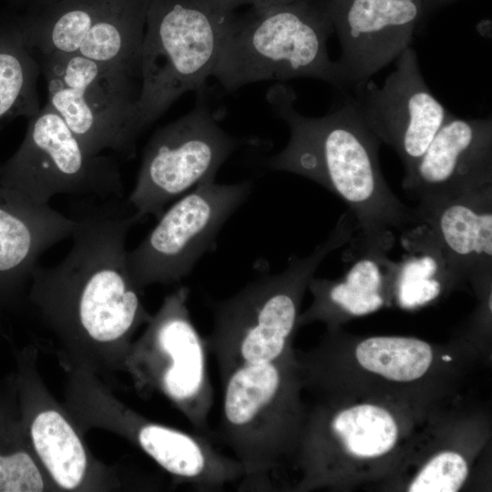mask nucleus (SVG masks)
Segmentation results:
<instances>
[{
	"label": "nucleus",
	"mask_w": 492,
	"mask_h": 492,
	"mask_svg": "<svg viewBox=\"0 0 492 492\" xmlns=\"http://www.w3.org/2000/svg\"><path fill=\"white\" fill-rule=\"evenodd\" d=\"M266 98L290 130L288 143L266 166L307 178L339 197L358 224L354 241L389 252L396 231L422 224L415 208L402 203L386 183L379 164L381 143L348 98L318 118L296 110V95L288 86H272Z\"/></svg>",
	"instance_id": "obj_1"
},
{
	"label": "nucleus",
	"mask_w": 492,
	"mask_h": 492,
	"mask_svg": "<svg viewBox=\"0 0 492 492\" xmlns=\"http://www.w3.org/2000/svg\"><path fill=\"white\" fill-rule=\"evenodd\" d=\"M347 98L380 143L396 152L405 172L420 159L451 114L426 85L411 46L396 58L395 69L381 87L369 79L352 87Z\"/></svg>",
	"instance_id": "obj_12"
},
{
	"label": "nucleus",
	"mask_w": 492,
	"mask_h": 492,
	"mask_svg": "<svg viewBox=\"0 0 492 492\" xmlns=\"http://www.w3.org/2000/svg\"><path fill=\"white\" fill-rule=\"evenodd\" d=\"M358 230L348 210L308 256L291 258L283 271L259 277L212 304L213 325L204 339L220 381L237 367L271 363L289 351L305 288L322 261Z\"/></svg>",
	"instance_id": "obj_3"
},
{
	"label": "nucleus",
	"mask_w": 492,
	"mask_h": 492,
	"mask_svg": "<svg viewBox=\"0 0 492 492\" xmlns=\"http://www.w3.org/2000/svg\"><path fill=\"white\" fill-rule=\"evenodd\" d=\"M0 185L38 205L57 195L118 200L124 194L114 158L88 152L48 104L29 118L21 145L0 163Z\"/></svg>",
	"instance_id": "obj_7"
},
{
	"label": "nucleus",
	"mask_w": 492,
	"mask_h": 492,
	"mask_svg": "<svg viewBox=\"0 0 492 492\" xmlns=\"http://www.w3.org/2000/svg\"><path fill=\"white\" fill-rule=\"evenodd\" d=\"M77 225L76 218L0 185V316L20 307L39 257Z\"/></svg>",
	"instance_id": "obj_15"
},
{
	"label": "nucleus",
	"mask_w": 492,
	"mask_h": 492,
	"mask_svg": "<svg viewBox=\"0 0 492 492\" xmlns=\"http://www.w3.org/2000/svg\"><path fill=\"white\" fill-rule=\"evenodd\" d=\"M198 91L193 108L157 129L149 140L128 204L139 222L159 218L173 200L215 180L221 165L242 144L226 132Z\"/></svg>",
	"instance_id": "obj_9"
},
{
	"label": "nucleus",
	"mask_w": 492,
	"mask_h": 492,
	"mask_svg": "<svg viewBox=\"0 0 492 492\" xmlns=\"http://www.w3.org/2000/svg\"><path fill=\"white\" fill-rule=\"evenodd\" d=\"M132 435L140 448L180 482L199 490H219L240 482L241 465L222 454L201 434L134 419Z\"/></svg>",
	"instance_id": "obj_17"
},
{
	"label": "nucleus",
	"mask_w": 492,
	"mask_h": 492,
	"mask_svg": "<svg viewBox=\"0 0 492 492\" xmlns=\"http://www.w3.org/2000/svg\"><path fill=\"white\" fill-rule=\"evenodd\" d=\"M149 0H111L77 53L123 70L140 81V60Z\"/></svg>",
	"instance_id": "obj_19"
},
{
	"label": "nucleus",
	"mask_w": 492,
	"mask_h": 492,
	"mask_svg": "<svg viewBox=\"0 0 492 492\" xmlns=\"http://www.w3.org/2000/svg\"><path fill=\"white\" fill-rule=\"evenodd\" d=\"M233 15L201 0H149L139 97L128 130L135 148L139 135L179 97L203 88Z\"/></svg>",
	"instance_id": "obj_5"
},
{
	"label": "nucleus",
	"mask_w": 492,
	"mask_h": 492,
	"mask_svg": "<svg viewBox=\"0 0 492 492\" xmlns=\"http://www.w3.org/2000/svg\"><path fill=\"white\" fill-rule=\"evenodd\" d=\"M434 234L445 258L450 282L469 280L491 284L492 186L415 207Z\"/></svg>",
	"instance_id": "obj_16"
},
{
	"label": "nucleus",
	"mask_w": 492,
	"mask_h": 492,
	"mask_svg": "<svg viewBox=\"0 0 492 492\" xmlns=\"http://www.w3.org/2000/svg\"><path fill=\"white\" fill-rule=\"evenodd\" d=\"M29 435L36 455L57 485L66 489L79 487L87 459L68 421L56 410L42 411L31 421Z\"/></svg>",
	"instance_id": "obj_24"
},
{
	"label": "nucleus",
	"mask_w": 492,
	"mask_h": 492,
	"mask_svg": "<svg viewBox=\"0 0 492 492\" xmlns=\"http://www.w3.org/2000/svg\"><path fill=\"white\" fill-rule=\"evenodd\" d=\"M355 355L362 367L395 382L422 377L433 359L431 346L410 337L376 336L362 341Z\"/></svg>",
	"instance_id": "obj_25"
},
{
	"label": "nucleus",
	"mask_w": 492,
	"mask_h": 492,
	"mask_svg": "<svg viewBox=\"0 0 492 492\" xmlns=\"http://www.w3.org/2000/svg\"><path fill=\"white\" fill-rule=\"evenodd\" d=\"M289 352L271 363L237 367L221 380L220 435L243 468L240 489L268 490L271 475L299 444Z\"/></svg>",
	"instance_id": "obj_6"
},
{
	"label": "nucleus",
	"mask_w": 492,
	"mask_h": 492,
	"mask_svg": "<svg viewBox=\"0 0 492 492\" xmlns=\"http://www.w3.org/2000/svg\"><path fill=\"white\" fill-rule=\"evenodd\" d=\"M442 359H443L444 361H451V360H452V358H451L450 356H448V355H444V356L442 357Z\"/></svg>",
	"instance_id": "obj_31"
},
{
	"label": "nucleus",
	"mask_w": 492,
	"mask_h": 492,
	"mask_svg": "<svg viewBox=\"0 0 492 492\" xmlns=\"http://www.w3.org/2000/svg\"><path fill=\"white\" fill-rule=\"evenodd\" d=\"M111 0H59L17 15L25 40L36 57L77 53Z\"/></svg>",
	"instance_id": "obj_20"
},
{
	"label": "nucleus",
	"mask_w": 492,
	"mask_h": 492,
	"mask_svg": "<svg viewBox=\"0 0 492 492\" xmlns=\"http://www.w3.org/2000/svg\"><path fill=\"white\" fill-rule=\"evenodd\" d=\"M325 1V0H324Z\"/></svg>",
	"instance_id": "obj_32"
},
{
	"label": "nucleus",
	"mask_w": 492,
	"mask_h": 492,
	"mask_svg": "<svg viewBox=\"0 0 492 492\" xmlns=\"http://www.w3.org/2000/svg\"><path fill=\"white\" fill-rule=\"evenodd\" d=\"M204 3L226 12H234L242 5H251L253 8H264L272 5L292 2L293 0H201Z\"/></svg>",
	"instance_id": "obj_28"
},
{
	"label": "nucleus",
	"mask_w": 492,
	"mask_h": 492,
	"mask_svg": "<svg viewBox=\"0 0 492 492\" xmlns=\"http://www.w3.org/2000/svg\"><path fill=\"white\" fill-rule=\"evenodd\" d=\"M190 289L168 295L137 345L134 365L141 380L160 389L199 434H209L213 390L207 346L188 309Z\"/></svg>",
	"instance_id": "obj_11"
},
{
	"label": "nucleus",
	"mask_w": 492,
	"mask_h": 492,
	"mask_svg": "<svg viewBox=\"0 0 492 492\" xmlns=\"http://www.w3.org/2000/svg\"><path fill=\"white\" fill-rule=\"evenodd\" d=\"M59 0H8L10 4L16 7L26 8V10L36 9L52 5Z\"/></svg>",
	"instance_id": "obj_29"
},
{
	"label": "nucleus",
	"mask_w": 492,
	"mask_h": 492,
	"mask_svg": "<svg viewBox=\"0 0 492 492\" xmlns=\"http://www.w3.org/2000/svg\"><path fill=\"white\" fill-rule=\"evenodd\" d=\"M492 186V118H461L452 113L402 187L419 202L450 199Z\"/></svg>",
	"instance_id": "obj_14"
},
{
	"label": "nucleus",
	"mask_w": 492,
	"mask_h": 492,
	"mask_svg": "<svg viewBox=\"0 0 492 492\" xmlns=\"http://www.w3.org/2000/svg\"><path fill=\"white\" fill-rule=\"evenodd\" d=\"M401 239L406 254L396 262L393 286L400 306L413 309L437 298L450 278L439 244L425 224L405 230Z\"/></svg>",
	"instance_id": "obj_22"
},
{
	"label": "nucleus",
	"mask_w": 492,
	"mask_h": 492,
	"mask_svg": "<svg viewBox=\"0 0 492 492\" xmlns=\"http://www.w3.org/2000/svg\"><path fill=\"white\" fill-rule=\"evenodd\" d=\"M40 74L17 15L0 18V128L8 120L30 118L41 109L36 87Z\"/></svg>",
	"instance_id": "obj_21"
},
{
	"label": "nucleus",
	"mask_w": 492,
	"mask_h": 492,
	"mask_svg": "<svg viewBox=\"0 0 492 492\" xmlns=\"http://www.w3.org/2000/svg\"><path fill=\"white\" fill-rule=\"evenodd\" d=\"M72 246L56 265L34 269L28 297L62 333L119 343L151 316L128 266L133 210L108 206L77 218Z\"/></svg>",
	"instance_id": "obj_2"
},
{
	"label": "nucleus",
	"mask_w": 492,
	"mask_h": 492,
	"mask_svg": "<svg viewBox=\"0 0 492 492\" xmlns=\"http://www.w3.org/2000/svg\"><path fill=\"white\" fill-rule=\"evenodd\" d=\"M251 190V181L208 180L164 210L142 241L128 251V271L138 288L142 291L151 284H172L186 278L200 258L215 248L220 229Z\"/></svg>",
	"instance_id": "obj_10"
},
{
	"label": "nucleus",
	"mask_w": 492,
	"mask_h": 492,
	"mask_svg": "<svg viewBox=\"0 0 492 492\" xmlns=\"http://www.w3.org/2000/svg\"><path fill=\"white\" fill-rule=\"evenodd\" d=\"M457 0H423L425 11H430L440 6L454 3Z\"/></svg>",
	"instance_id": "obj_30"
},
{
	"label": "nucleus",
	"mask_w": 492,
	"mask_h": 492,
	"mask_svg": "<svg viewBox=\"0 0 492 492\" xmlns=\"http://www.w3.org/2000/svg\"><path fill=\"white\" fill-rule=\"evenodd\" d=\"M36 58L46 82V104L85 149L92 154L112 150L133 158L136 148L128 130L139 97V79L78 53Z\"/></svg>",
	"instance_id": "obj_8"
},
{
	"label": "nucleus",
	"mask_w": 492,
	"mask_h": 492,
	"mask_svg": "<svg viewBox=\"0 0 492 492\" xmlns=\"http://www.w3.org/2000/svg\"><path fill=\"white\" fill-rule=\"evenodd\" d=\"M333 32L324 0H293L234 13L212 77L228 91L264 80L313 77L345 92L328 54Z\"/></svg>",
	"instance_id": "obj_4"
},
{
	"label": "nucleus",
	"mask_w": 492,
	"mask_h": 492,
	"mask_svg": "<svg viewBox=\"0 0 492 492\" xmlns=\"http://www.w3.org/2000/svg\"><path fill=\"white\" fill-rule=\"evenodd\" d=\"M312 432H329L347 453L362 458L377 457L395 445L398 428L385 409L369 404L358 405L334 414L328 421L318 416Z\"/></svg>",
	"instance_id": "obj_23"
},
{
	"label": "nucleus",
	"mask_w": 492,
	"mask_h": 492,
	"mask_svg": "<svg viewBox=\"0 0 492 492\" xmlns=\"http://www.w3.org/2000/svg\"><path fill=\"white\" fill-rule=\"evenodd\" d=\"M11 401L0 394V461L25 449Z\"/></svg>",
	"instance_id": "obj_27"
},
{
	"label": "nucleus",
	"mask_w": 492,
	"mask_h": 492,
	"mask_svg": "<svg viewBox=\"0 0 492 492\" xmlns=\"http://www.w3.org/2000/svg\"><path fill=\"white\" fill-rule=\"evenodd\" d=\"M467 465L457 453L446 451L434 456L409 486V492H456L467 476Z\"/></svg>",
	"instance_id": "obj_26"
},
{
	"label": "nucleus",
	"mask_w": 492,
	"mask_h": 492,
	"mask_svg": "<svg viewBox=\"0 0 492 492\" xmlns=\"http://www.w3.org/2000/svg\"><path fill=\"white\" fill-rule=\"evenodd\" d=\"M344 251L351 263L340 279H311L309 287L315 300L311 309L299 316L298 323L314 319L329 320L337 310L354 316L375 312L384 303V288L392 284L396 262L388 252L366 248L352 240Z\"/></svg>",
	"instance_id": "obj_18"
},
{
	"label": "nucleus",
	"mask_w": 492,
	"mask_h": 492,
	"mask_svg": "<svg viewBox=\"0 0 492 492\" xmlns=\"http://www.w3.org/2000/svg\"><path fill=\"white\" fill-rule=\"evenodd\" d=\"M342 53L336 65L345 91L371 79L408 46L423 0H325Z\"/></svg>",
	"instance_id": "obj_13"
}]
</instances>
